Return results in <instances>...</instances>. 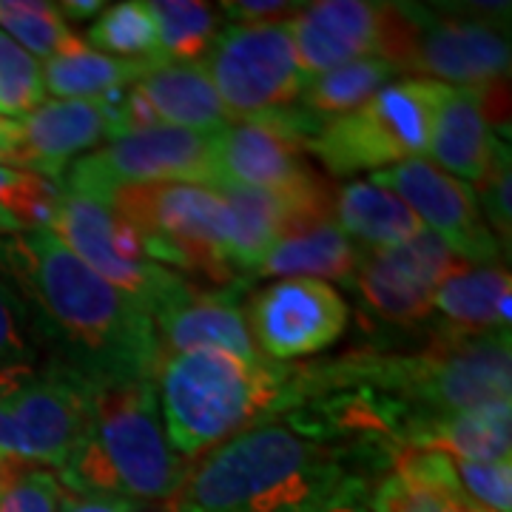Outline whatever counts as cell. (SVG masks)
<instances>
[{
  "label": "cell",
  "mask_w": 512,
  "mask_h": 512,
  "mask_svg": "<svg viewBox=\"0 0 512 512\" xmlns=\"http://www.w3.org/2000/svg\"><path fill=\"white\" fill-rule=\"evenodd\" d=\"M154 66H163V63L123 60V57L103 55L89 43H83L74 52L43 60L40 74H43L46 92L55 94L57 100H100L106 94L134 86Z\"/></svg>",
  "instance_id": "obj_27"
},
{
  "label": "cell",
  "mask_w": 512,
  "mask_h": 512,
  "mask_svg": "<svg viewBox=\"0 0 512 512\" xmlns=\"http://www.w3.org/2000/svg\"><path fill=\"white\" fill-rule=\"evenodd\" d=\"M333 222L362 251L396 248L424 231L407 202L367 180H353L333 191Z\"/></svg>",
  "instance_id": "obj_24"
},
{
  "label": "cell",
  "mask_w": 512,
  "mask_h": 512,
  "mask_svg": "<svg viewBox=\"0 0 512 512\" xmlns=\"http://www.w3.org/2000/svg\"><path fill=\"white\" fill-rule=\"evenodd\" d=\"M157 126L217 134L234 120L202 63H163L134 83Z\"/></svg>",
  "instance_id": "obj_21"
},
{
  "label": "cell",
  "mask_w": 512,
  "mask_h": 512,
  "mask_svg": "<svg viewBox=\"0 0 512 512\" xmlns=\"http://www.w3.org/2000/svg\"><path fill=\"white\" fill-rule=\"evenodd\" d=\"M450 86L424 77H396L356 111L322 120L305 143L330 177L384 171L407 160H424Z\"/></svg>",
  "instance_id": "obj_8"
},
{
  "label": "cell",
  "mask_w": 512,
  "mask_h": 512,
  "mask_svg": "<svg viewBox=\"0 0 512 512\" xmlns=\"http://www.w3.org/2000/svg\"><path fill=\"white\" fill-rule=\"evenodd\" d=\"M512 163L510 146L498 143L493 154V163L487 168V174L481 177L478 185V208L484 214V222L490 225V231L498 239V245H504V251H510L512 237Z\"/></svg>",
  "instance_id": "obj_36"
},
{
  "label": "cell",
  "mask_w": 512,
  "mask_h": 512,
  "mask_svg": "<svg viewBox=\"0 0 512 512\" xmlns=\"http://www.w3.org/2000/svg\"><path fill=\"white\" fill-rule=\"evenodd\" d=\"M15 146H18V120L0 117V165H12L15 157Z\"/></svg>",
  "instance_id": "obj_42"
},
{
  "label": "cell",
  "mask_w": 512,
  "mask_h": 512,
  "mask_svg": "<svg viewBox=\"0 0 512 512\" xmlns=\"http://www.w3.org/2000/svg\"><path fill=\"white\" fill-rule=\"evenodd\" d=\"M123 92V89H120ZM111 92L100 100H52L18 120V146L9 168L37 174L60 185L74 157H86L89 148L114 140L117 97Z\"/></svg>",
  "instance_id": "obj_18"
},
{
  "label": "cell",
  "mask_w": 512,
  "mask_h": 512,
  "mask_svg": "<svg viewBox=\"0 0 512 512\" xmlns=\"http://www.w3.org/2000/svg\"><path fill=\"white\" fill-rule=\"evenodd\" d=\"M305 3H285V0H231V3H220L222 18L234 20V26H251V23H274L279 15L293 18Z\"/></svg>",
  "instance_id": "obj_38"
},
{
  "label": "cell",
  "mask_w": 512,
  "mask_h": 512,
  "mask_svg": "<svg viewBox=\"0 0 512 512\" xmlns=\"http://www.w3.org/2000/svg\"><path fill=\"white\" fill-rule=\"evenodd\" d=\"M109 208L128 222L143 254L163 268L217 282H239L231 268L234 214L225 194L211 185L151 183L131 185L114 194Z\"/></svg>",
  "instance_id": "obj_7"
},
{
  "label": "cell",
  "mask_w": 512,
  "mask_h": 512,
  "mask_svg": "<svg viewBox=\"0 0 512 512\" xmlns=\"http://www.w3.org/2000/svg\"><path fill=\"white\" fill-rule=\"evenodd\" d=\"M319 512H370V507H367V495H356V498L336 501V504H330V507Z\"/></svg>",
  "instance_id": "obj_43"
},
{
  "label": "cell",
  "mask_w": 512,
  "mask_h": 512,
  "mask_svg": "<svg viewBox=\"0 0 512 512\" xmlns=\"http://www.w3.org/2000/svg\"><path fill=\"white\" fill-rule=\"evenodd\" d=\"M453 481L484 512H512L510 461H461L450 456Z\"/></svg>",
  "instance_id": "obj_35"
},
{
  "label": "cell",
  "mask_w": 512,
  "mask_h": 512,
  "mask_svg": "<svg viewBox=\"0 0 512 512\" xmlns=\"http://www.w3.org/2000/svg\"><path fill=\"white\" fill-rule=\"evenodd\" d=\"M490 92L493 89H447L441 100L427 154L433 157L436 168L461 183H481L493 163L495 146L501 143L493 128Z\"/></svg>",
  "instance_id": "obj_20"
},
{
  "label": "cell",
  "mask_w": 512,
  "mask_h": 512,
  "mask_svg": "<svg viewBox=\"0 0 512 512\" xmlns=\"http://www.w3.org/2000/svg\"><path fill=\"white\" fill-rule=\"evenodd\" d=\"M86 43L97 46V52H103V55L165 63L160 57L157 26L148 12V3L143 0H126V3L106 6L92 23V29L86 32Z\"/></svg>",
  "instance_id": "obj_31"
},
{
  "label": "cell",
  "mask_w": 512,
  "mask_h": 512,
  "mask_svg": "<svg viewBox=\"0 0 512 512\" xmlns=\"http://www.w3.org/2000/svg\"><path fill=\"white\" fill-rule=\"evenodd\" d=\"M510 3H393L384 60L410 77L487 92L510 77Z\"/></svg>",
  "instance_id": "obj_6"
},
{
  "label": "cell",
  "mask_w": 512,
  "mask_h": 512,
  "mask_svg": "<svg viewBox=\"0 0 512 512\" xmlns=\"http://www.w3.org/2000/svg\"><path fill=\"white\" fill-rule=\"evenodd\" d=\"M0 32L35 60L66 55L86 43L66 26L57 3L46 0H0Z\"/></svg>",
  "instance_id": "obj_30"
},
{
  "label": "cell",
  "mask_w": 512,
  "mask_h": 512,
  "mask_svg": "<svg viewBox=\"0 0 512 512\" xmlns=\"http://www.w3.org/2000/svg\"><path fill=\"white\" fill-rule=\"evenodd\" d=\"M46 97L40 63L0 32V117L20 120Z\"/></svg>",
  "instance_id": "obj_33"
},
{
  "label": "cell",
  "mask_w": 512,
  "mask_h": 512,
  "mask_svg": "<svg viewBox=\"0 0 512 512\" xmlns=\"http://www.w3.org/2000/svg\"><path fill=\"white\" fill-rule=\"evenodd\" d=\"M256 350L279 365L333 348L348 330L345 296L322 279H276L245 305Z\"/></svg>",
  "instance_id": "obj_13"
},
{
  "label": "cell",
  "mask_w": 512,
  "mask_h": 512,
  "mask_svg": "<svg viewBox=\"0 0 512 512\" xmlns=\"http://www.w3.org/2000/svg\"><path fill=\"white\" fill-rule=\"evenodd\" d=\"M370 512H484L453 481L450 456L439 450L399 453L367 495Z\"/></svg>",
  "instance_id": "obj_22"
},
{
  "label": "cell",
  "mask_w": 512,
  "mask_h": 512,
  "mask_svg": "<svg viewBox=\"0 0 512 512\" xmlns=\"http://www.w3.org/2000/svg\"><path fill=\"white\" fill-rule=\"evenodd\" d=\"M396 456V433L370 396L305 382L302 402L191 461L165 512H319L370 495Z\"/></svg>",
  "instance_id": "obj_1"
},
{
  "label": "cell",
  "mask_w": 512,
  "mask_h": 512,
  "mask_svg": "<svg viewBox=\"0 0 512 512\" xmlns=\"http://www.w3.org/2000/svg\"><path fill=\"white\" fill-rule=\"evenodd\" d=\"M322 120L291 106L268 111L214 134V185L282 197H313L330 191L305 160V143Z\"/></svg>",
  "instance_id": "obj_10"
},
{
  "label": "cell",
  "mask_w": 512,
  "mask_h": 512,
  "mask_svg": "<svg viewBox=\"0 0 512 512\" xmlns=\"http://www.w3.org/2000/svg\"><path fill=\"white\" fill-rule=\"evenodd\" d=\"M94 393L92 382L52 362L29 370L12 399L15 461L55 473L92 413Z\"/></svg>",
  "instance_id": "obj_16"
},
{
  "label": "cell",
  "mask_w": 512,
  "mask_h": 512,
  "mask_svg": "<svg viewBox=\"0 0 512 512\" xmlns=\"http://www.w3.org/2000/svg\"><path fill=\"white\" fill-rule=\"evenodd\" d=\"M154 387L168 444L191 464L256 421L302 402V365L188 350L165 356Z\"/></svg>",
  "instance_id": "obj_4"
},
{
  "label": "cell",
  "mask_w": 512,
  "mask_h": 512,
  "mask_svg": "<svg viewBox=\"0 0 512 512\" xmlns=\"http://www.w3.org/2000/svg\"><path fill=\"white\" fill-rule=\"evenodd\" d=\"M359 262H362V248L350 242L336 222H316L268 245V251L256 259L248 282L259 276H274V279H322V282L350 285Z\"/></svg>",
  "instance_id": "obj_23"
},
{
  "label": "cell",
  "mask_w": 512,
  "mask_h": 512,
  "mask_svg": "<svg viewBox=\"0 0 512 512\" xmlns=\"http://www.w3.org/2000/svg\"><path fill=\"white\" fill-rule=\"evenodd\" d=\"M367 183L382 185L407 202L421 225L464 265H495L501 259V245L484 222L473 188L433 163L407 160L370 174Z\"/></svg>",
  "instance_id": "obj_14"
},
{
  "label": "cell",
  "mask_w": 512,
  "mask_h": 512,
  "mask_svg": "<svg viewBox=\"0 0 512 512\" xmlns=\"http://www.w3.org/2000/svg\"><path fill=\"white\" fill-rule=\"evenodd\" d=\"M57 200L60 185L29 171L0 165V234L49 231Z\"/></svg>",
  "instance_id": "obj_32"
},
{
  "label": "cell",
  "mask_w": 512,
  "mask_h": 512,
  "mask_svg": "<svg viewBox=\"0 0 512 512\" xmlns=\"http://www.w3.org/2000/svg\"><path fill=\"white\" fill-rule=\"evenodd\" d=\"M188 467L168 444L154 382H131L97 387L92 413L55 476L72 495L157 507L177 495Z\"/></svg>",
  "instance_id": "obj_5"
},
{
  "label": "cell",
  "mask_w": 512,
  "mask_h": 512,
  "mask_svg": "<svg viewBox=\"0 0 512 512\" xmlns=\"http://www.w3.org/2000/svg\"><path fill=\"white\" fill-rule=\"evenodd\" d=\"M151 183L214 185V134L154 126L114 137L74 160L60 191L109 208L117 191Z\"/></svg>",
  "instance_id": "obj_9"
},
{
  "label": "cell",
  "mask_w": 512,
  "mask_h": 512,
  "mask_svg": "<svg viewBox=\"0 0 512 512\" xmlns=\"http://www.w3.org/2000/svg\"><path fill=\"white\" fill-rule=\"evenodd\" d=\"M60 512H157V507L126 501V498H100V495L66 493Z\"/></svg>",
  "instance_id": "obj_40"
},
{
  "label": "cell",
  "mask_w": 512,
  "mask_h": 512,
  "mask_svg": "<svg viewBox=\"0 0 512 512\" xmlns=\"http://www.w3.org/2000/svg\"><path fill=\"white\" fill-rule=\"evenodd\" d=\"M57 9H60L63 18L86 20L100 15L106 9V3H100V0H63V3H57Z\"/></svg>",
  "instance_id": "obj_41"
},
{
  "label": "cell",
  "mask_w": 512,
  "mask_h": 512,
  "mask_svg": "<svg viewBox=\"0 0 512 512\" xmlns=\"http://www.w3.org/2000/svg\"><path fill=\"white\" fill-rule=\"evenodd\" d=\"M396 77H402L396 63L384 57H362L311 80L299 97V109L316 120H333L359 109Z\"/></svg>",
  "instance_id": "obj_28"
},
{
  "label": "cell",
  "mask_w": 512,
  "mask_h": 512,
  "mask_svg": "<svg viewBox=\"0 0 512 512\" xmlns=\"http://www.w3.org/2000/svg\"><path fill=\"white\" fill-rule=\"evenodd\" d=\"M148 12L157 26L165 63H200L220 37V15L197 0H151Z\"/></svg>",
  "instance_id": "obj_29"
},
{
  "label": "cell",
  "mask_w": 512,
  "mask_h": 512,
  "mask_svg": "<svg viewBox=\"0 0 512 512\" xmlns=\"http://www.w3.org/2000/svg\"><path fill=\"white\" fill-rule=\"evenodd\" d=\"M0 276L29 316L40 362L66 367L94 387L154 382L160 342L151 316L52 231L0 234Z\"/></svg>",
  "instance_id": "obj_2"
},
{
  "label": "cell",
  "mask_w": 512,
  "mask_h": 512,
  "mask_svg": "<svg viewBox=\"0 0 512 512\" xmlns=\"http://www.w3.org/2000/svg\"><path fill=\"white\" fill-rule=\"evenodd\" d=\"M0 473H3V458H0Z\"/></svg>",
  "instance_id": "obj_44"
},
{
  "label": "cell",
  "mask_w": 512,
  "mask_h": 512,
  "mask_svg": "<svg viewBox=\"0 0 512 512\" xmlns=\"http://www.w3.org/2000/svg\"><path fill=\"white\" fill-rule=\"evenodd\" d=\"M393 26V3L322 0L302 6L288 29L305 86L362 57H384Z\"/></svg>",
  "instance_id": "obj_17"
},
{
  "label": "cell",
  "mask_w": 512,
  "mask_h": 512,
  "mask_svg": "<svg viewBox=\"0 0 512 512\" xmlns=\"http://www.w3.org/2000/svg\"><path fill=\"white\" fill-rule=\"evenodd\" d=\"M245 282L225 288H205L185 282L174 296H168L151 322L160 342V362L174 353L188 350H225L242 359H259L248 319H245Z\"/></svg>",
  "instance_id": "obj_19"
},
{
  "label": "cell",
  "mask_w": 512,
  "mask_h": 512,
  "mask_svg": "<svg viewBox=\"0 0 512 512\" xmlns=\"http://www.w3.org/2000/svg\"><path fill=\"white\" fill-rule=\"evenodd\" d=\"M510 293V271L504 265H458L441 279L433 311L461 333L510 330Z\"/></svg>",
  "instance_id": "obj_26"
},
{
  "label": "cell",
  "mask_w": 512,
  "mask_h": 512,
  "mask_svg": "<svg viewBox=\"0 0 512 512\" xmlns=\"http://www.w3.org/2000/svg\"><path fill=\"white\" fill-rule=\"evenodd\" d=\"M49 231L86 268L106 279L114 291L134 299L148 316L188 282L183 274L154 265L143 254L137 231L100 202L60 191Z\"/></svg>",
  "instance_id": "obj_12"
},
{
  "label": "cell",
  "mask_w": 512,
  "mask_h": 512,
  "mask_svg": "<svg viewBox=\"0 0 512 512\" xmlns=\"http://www.w3.org/2000/svg\"><path fill=\"white\" fill-rule=\"evenodd\" d=\"M35 367H0V458L15 461V433H12V399L23 379Z\"/></svg>",
  "instance_id": "obj_39"
},
{
  "label": "cell",
  "mask_w": 512,
  "mask_h": 512,
  "mask_svg": "<svg viewBox=\"0 0 512 512\" xmlns=\"http://www.w3.org/2000/svg\"><path fill=\"white\" fill-rule=\"evenodd\" d=\"M458 265L447 245L427 228L396 248L362 251L350 288L367 311L387 325H416L433 313V296L441 279Z\"/></svg>",
  "instance_id": "obj_15"
},
{
  "label": "cell",
  "mask_w": 512,
  "mask_h": 512,
  "mask_svg": "<svg viewBox=\"0 0 512 512\" xmlns=\"http://www.w3.org/2000/svg\"><path fill=\"white\" fill-rule=\"evenodd\" d=\"M205 72L231 120L291 109L305 92L288 18L222 29Z\"/></svg>",
  "instance_id": "obj_11"
},
{
  "label": "cell",
  "mask_w": 512,
  "mask_h": 512,
  "mask_svg": "<svg viewBox=\"0 0 512 512\" xmlns=\"http://www.w3.org/2000/svg\"><path fill=\"white\" fill-rule=\"evenodd\" d=\"M316 379L365 390L396 427L399 450L427 421L510 402V330L461 333L439 330L419 350H353L348 356L311 362Z\"/></svg>",
  "instance_id": "obj_3"
},
{
  "label": "cell",
  "mask_w": 512,
  "mask_h": 512,
  "mask_svg": "<svg viewBox=\"0 0 512 512\" xmlns=\"http://www.w3.org/2000/svg\"><path fill=\"white\" fill-rule=\"evenodd\" d=\"M410 450H439L461 461H510L512 404H484L427 421L404 441L402 453Z\"/></svg>",
  "instance_id": "obj_25"
},
{
  "label": "cell",
  "mask_w": 512,
  "mask_h": 512,
  "mask_svg": "<svg viewBox=\"0 0 512 512\" xmlns=\"http://www.w3.org/2000/svg\"><path fill=\"white\" fill-rule=\"evenodd\" d=\"M66 490L52 470L3 458L0 512H60Z\"/></svg>",
  "instance_id": "obj_34"
},
{
  "label": "cell",
  "mask_w": 512,
  "mask_h": 512,
  "mask_svg": "<svg viewBox=\"0 0 512 512\" xmlns=\"http://www.w3.org/2000/svg\"><path fill=\"white\" fill-rule=\"evenodd\" d=\"M40 348L20 299L0 276V367H37Z\"/></svg>",
  "instance_id": "obj_37"
}]
</instances>
